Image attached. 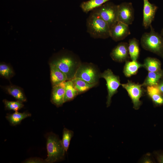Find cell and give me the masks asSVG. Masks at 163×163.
Wrapping results in <instances>:
<instances>
[{"instance_id":"1","label":"cell","mask_w":163,"mask_h":163,"mask_svg":"<svg viewBox=\"0 0 163 163\" xmlns=\"http://www.w3.org/2000/svg\"><path fill=\"white\" fill-rule=\"evenodd\" d=\"M87 32L94 39H106L110 37V28L98 14L91 11L86 21Z\"/></svg>"},{"instance_id":"2","label":"cell","mask_w":163,"mask_h":163,"mask_svg":"<svg viewBox=\"0 0 163 163\" xmlns=\"http://www.w3.org/2000/svg\"><path fill=\"white\" fill-rule=\"evenodd\" d=\"M150 27L149 32H145L142 35L141 45L145 50L156 54L163 59V37L155 30L152 25Z\"/></svg>"},{"instance_id":"3","label":"cell","mask_w":163,"mask_h":163,"mask_svg":"<svg viewBox=\"0 0 163 163\" xmlns=\"http://www.w3.org/2000/svg\"><path fill=\"white\" fill-rule=\"evenodd\" d=\"M51 63L66 75L68 80L75 77L77 70L81 63L77 56L72 53L58 57Z\"/></svg>"},{"instance_id":"4","label":"cell","mask_w":163,"mask_h":163,"mask_svg":"<svg viewBox=\"0 0 163 163\" xmlns=\"http://www.w3.org/2000/svg\"><path fill=\"white\" fill-rule=\"evenodd\" d=\"M47 157L45 161L52 163L63 159L65 151L62 141L56 135L50 133L47 137Z\"/></svg>"},{"instance_id":"5","label":"cell","mask_w":163,"mask_h":163,"mask_svg":"<svg viewBox=\"0 0 163 163\" xmlns=\"http://www.w3.org/2000/svg\"><path fill=\"white\" fill-rule=\"evenodd\" d=\"M108 24L110 29L118 22V6L110 1L92 10Z\"/></svg>"},{"instance_id":"6","label":"cell","mask_w":163,"mask_h":163,"mask_svg":"<svg viewBox=\"0 0 163 163\" xmlns=\"http://www.w3.org/2000/svg\"><path fill=\"white\" fill-rule=\"evenodd\" d=\"M100 73L96 66L91 63H81L77 69L75 77L83 79L91 84H98Z\"/></svg>"},{"instance_id":"7","label":"cell","mask_w":163,"mask_h":163,"mask_svg":"<svg viewBox=\"0 0 163 163\" xmlns=\"http://www.w3.org/2000/svg\"><path fill=\"white\" fill-rule=\"evenodd\" d=\"M100 77L104 78L106 82L108 93L106 104L108 107L110 105L112 97L117 92L118 89L122 84L120 82L119 76L114 75L110 69L101 73Z\"/></svg>"},{"instance_id":"8","label":"cell","mask_w":163,"mask_h":163,"mask_svg":"<svg viewBox=\"0 0 163 163\" xmlns=\"http://www.w3.org/2000/svg\"><path fill=\"white\" fill-rule=\"evenodd\" d=\"M121 85L126 90L131 99L133 108L135 110L138 109L142 104L140 99L144 92L142 84L128 80L127 83L122 84Z\"/></svg>"},{"instance_id":"9","label":"cell","mask_w":163,"mask_h":163,"mask_svg":"<svg viewBox=\"0 0 163 163\" xmlns=\"http://www.w3.org/2000/svg\"><path fill=\"white\" fill-rule=\"evenodd\" d=\"M118 6V21L128 25L131 24L134 19V10L132 3L125 2Z\"/></svg>"},{"instance_id":"10","label":"cell","mask_w":163,"mask_h":163,"mask_svg":"<svg viewBox=\"0 0 163 163\" xmlns=\"http://www.w3.org/2000/svg\"><path fill=\"white\" fill-rule=\"evenodd\" d=\"M110 56L114 61L123 62L129 60L128 43L122 42L118 43L111 52Z\"/></svg>"},{"instance_id":"11","label":"cell","mask_w":163,"mask_h":163,"mask_svg":"<svg viewBox=\"0 0 163 163\" xmlns=\"http://www.w3.org/2000/svg\"><path fill=\"white\" fill-rule=\"evenodd\" d=\"M143 2L142 26L145 29H147L154 20L158 7L148 0H143Z\"/></svg>"},{"instance_id":"12","label":"cell","mask_w":163,"mask_h":163,"mask_svg":"<svg viewBox=\"0 0 163 163\" xmlns=\"http://www.w3.org/2000/svg\"><path fill=\"white\" fill-rule=\"evenodd\" d=\"M130 34L129 25L118 21L110 29V37L115 41L123 40Z\"/></svg>"},{"instance_id":"13","label":"cell","mask_w":163,"mask_h":163,"mask_svg":"<svg viewBox=\"0 0 163 163\" xmlns=\"http://www.w3.org/2000/svg\"><path fill=\"white\" fill-rule=\"evenodd\" d=\"M65 82L53 86L51 101L57 106H61L65 103Z\"/></svg>"},{"instance_id":"14","label":"cell","mask_w":163,"mask_h":163,"mask_svg":"<svg viewBox=\"0 0 163 163\" xmlns=\"http://www.w3.org/2000/svg\"><path fill=\"white\" fill-rule=\"evenodd\" d=\"M50 65L51 80L53 86L68 80L66 75L59 68L51 63Z\"/></svg>"},{"instance_id":"15","label":"cell","mask_w":163,"mask_h":163,"mask_svg":"<svg viewBox=\"0 0 163 163\" xmlns=\"http://www.w3.org/2000/svg\"><path fill=\"white\" fill-rule=\"evenodd\" d=\"M146 88L147 94L154 104L156 106L163 105V94L160 91L157 85L148 86Z\"/></svg>"},{"instance_id":"16","label":"cell","mask_w":163,"mask_h":163,"mask_svg":"<svg viewBox=\"0 0 163 163\" xmlns=\"http://www.w3.org/2000/svg\"><path fill=\"white\" fill-rule=\"evenodd\" d=\"M143 67V64L139 63L137 61H127L123 68V72L126 77H130L136 75L139 69Z\"/></svg>"},{"instance_id":"17","label":"cell","mask_w":163,"mask_h":163,"mask_svg":"<svg viewBox=\"0 0 163 163\" xmlns=\"http://www.w3.org/2000/svg\"><path fill=\"white\" fill-rule=\"evenodd\" d=\"M163 77V69L154 72H148L147 75L142 84L143 87L157 85Z\"/></svg>"},{"instance_id":"18","label":"cell","mask_w":163,"mask_h":163,"mask_svg":"<svg viewBox=\"0 0 163 163\" xmlns=\"http://www.w3.org/2000/svg\"><path fill=\"white\" fill-rule=\"evenodd\" d=\"M143 67L148 72L158 71L161 69V63L157 58L148 57L144 60Z\"/></svg>"},{"instance_id":"19","label":"cell","mask_w":163,"mask_h":163,"mask_svg":"<svg viewBox=\"0 0 163 163\" xmlns=\"http://www.w3.org/2000/svg\"><path fill=\"white\" fill-rule=\"evenodd\" d=\"M71 80L79 94L86 91L97 85L90 83L78 78H74Z\"/></svg>"},{"instance_id":"20","label":"cell","mask_w":163,"mask_h":163,"mask_svg":"<svg viewBox=\"0 0 163 163\" xmlns=\"http://www.w3.org/2000/svg\"><path fill=\"white\" fill-rule=\"evenodd\" d=\"M128 50L132 60L137 61L140 54L139 42L138 40L133 38L129 40Z\"/></svg>"},{"instance_id":"21","label":"cell","mask_w":163,"mask_h":163,"mask_svg":"<svg viewBox=\"0 0 163 163\" xmlns=\"http://www.w3.org/2000/svg\"><path fill=\"white\" fill-rule=\"evenodd\" d=\"M110 0H89L82 3L80 7L84 12L87 13Z\"/></svg>"},{"instance_id":"22","label":"cell","mask_w":163,"mask_h":163,"mask_svg":"<svg viewBox=\"0 0 163 163\" xmlns=\"http://www.w3.org/2000/svg\"><path fill=\"white\" fill-rule=\"evenodd\" d=\"M78 94L71 80L65 82V102L72 100Z\"/></svg>"},{"instance_id":"23","label":"cell","mask_w":163,"mask_h":163,"mask_svg":"<svg viewBox=\"0 0 163 163\" xmlns=\"http://www.w3.org/2000/svg\"><path fill=\"white\" fill-rule=\"evenodd\" d=\"M30 116L31 114L27 113H21L15 111L12 114L7 115L6 118L11 125H15L19 124L23 119Z\"/></svg>"},{"instance_id":"24","label":"cell","mask_w":163,"mask_h":163,"mask_svg":"<svg viewBox=\"0 0 163 163\" xmlns=\"http://www.w3.org/2000/svg\"><path fill=\"white\" fill-rule=\"evenodd\" d=\"M8 93L14 97L18 101L21 102H24L26 99L24 94L21 89L13 86L8 87L6 88Z\"/></svg>"},{"instance_id":"25","label":"cell","mask_w":163,"mask_h":163,"mask_svg":"<svg viewBox=\"0 0 163 163\" xmlns=\"http://www.w3.org/2000/svg\"><path fill=\"white\" fill-rule=\"evenodd\" d=\"M73 132L72 130L64 128L63 131L62 139V145L66 152L69 147L70 141L73 136Z\"/></svg>"},{"instance_id":"26","label":"cell","mask_w":163,"mask_h":163,"mask_svg":"<svg viewBox=\"0 0 163 163\" xmlns=\"http://www.w3.org/2000/svg\"><path fill=\"white\" fill-rule=\"evenodd\" d=\"M3 102L7 109L13 110L15 111H17L24 106L22 102L18 101H12L5 100H3Z\"/></svg>"},{"instance_id":"27","label":"cell","mask_w":163,"mask_h":163,"mask_svg":"<svg viewBox=\"0 0 163 163\" xmlns=\"http://www.w3.org/2000/svg\"><path fill=\"white\" fill-rule=\"evenodd\" d=\"M0 74L6 78H8L13 74L12 69L8 65L5 64H0Z\"/></svg>"},{"instance_id":"28","label":"cell","mask_w":163,"mask_h":163,"mask_svg":"<svg viewBox=\"0 0 163 163\" xmlns=\"http://www.w3.org/2000/svg\"><path fill=\"white\" fill-rule=\"evenodd\" d=\"M44 161L43 160L39 158H32L27 160L25 162V163H43Z\"/></svg>"},{"instance_id":"29","label":"cell","mask_w":163,"mask_h":163,"mask_svg":"<svg viewBox=\"0 0 163 163\" xmlns=\"http://www.w3.org/2000/svg\"><path fill=\"white\" fill-rule=\"evenodd\" d=\"M157 85L160 91L163 94V77L160 79Z\"/></svg>"},{"instance_id":"30","label":"cell","mask_w":163,"mask_h":163,"mask_svg":"<svg viewBox=\"0 0 163 163\" xmlns=\"http://www.w3.org/2000/svg\"><path fill=\"white\" fill-rule=\"evenodd\" d=\"M158 161L160 163H163V152L158 153L157 156Z\"/></svg>"},{"instance_id":"31","label":"cell","mask_w":163,"mask_h":163,"mask_svg":"<svg viewBox=\"0 0 163 163\" xmlns=\"http://www.w3.org/2000/svg\"><path fill=\"white\" fill-rule=\"evenodd\" d=\"M144 162L145 163H151L152 162V161L149 159L146 158V159H145Z\"/></svg>"},{"instance_id":"32","label":"cell","mask_w":163,"mask_h":163,"mask_svg":"<svg viewBox=\"0 0 163 163\" xmlns=\"http://www.w3.org/2000/svg\"><path fill=\"white\" fill-rule=\"evenodd\" d=\"M160 34L163 37V28L161 30Z\"/></svg>"}]
</instances>
